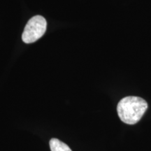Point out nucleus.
Listing matches in <instances>:
<instances>
[{"label": "nucleus", "instance_id": "1", "mask_svg": "<svg viewBox=\"0 0 151 151\" xmlns=\"http://www.w3.org/2000/svg\"><path fill=\"white\" fill-rule=\"evenodd\" d=\"M147 109L148 104L144 99L129 96L119 101L117 111L122 122L128 124H134L141 120Z\"/></svg>", "mask_w": 151, "mask_h": 151}, {"label": "nucleus", "instance_id": "2", "mask_svg": "<svg viewBox=\"0 0 151 151\" xmlns=\"http://www.w3.org/2000/svg\"><path fill=\"white\" fill-rule=\"evenodd\" d=\"M46 27L47 22L43 16H34L24 27L22 35V41L26 43L35 42L44 35Z\"/></svg>", "mask_w": 151, "mask_h": 151}, {"label": "nucleus", "instance_id": "3", "mask_svg": "<svg viewBox=\"0 0 151 151\" xmlns=\"http://www.w3.org/2000/svg\"><path fill=\"white\" fill-rule=\"evenodd\" d=\"M49 144L51 151H72L66 143L55 138L50 139Z\"/></svg>", "mask_w": 151, "mask_h": 151}]
</instances>
